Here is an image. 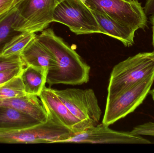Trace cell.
<instances>
[{"instance_id": "cell-1", "label": "cell", "mask_w": 154, "mask_h": 153, "mask_svg": "<svg viewBox=\"0 0 154 153\" xmlns=\"http://www.w3.org/2000/svg\"><path fill=\"white\" fill-rule=\"evenodd\" d=\"M40 42L55 57L56 66L48 70L47 83L81 85L89 80L90 66L52 29H45L37 36Z\"/></svg>"}, {"instance_id": "cell-2", "label": "cell", "mask_w": 154, "mask_h": 153, "mask_svg": "<svg viewBox=\"0 0 154 153\" xmlns=\"http://www.w3.org/2000/svg\"><path fill=\"white\" fill-rule=\"evenodd\" d=\"M154 74V52L140 53L116 65L110 74L107 96L115 95Z\"/></svg>"}, {"instance_id": "cell-3", "label": "cell", "mask_w": 154, "mask_h": 153, "mask_svg": "<svg viewBox=\"0 0 154 153\" xmlns=\"http://www.w3.org/2000/svg\"><path fill=\"white\" fill-rule=\"evenodd\" d=\"M154 74L147 79L112 96H107L102 124L109 126L134 112L150 92Z\"/></svg>"}, {"instance_id": "cell-4", "label": "cell", "mask_w": 154, "mask_h": 153, "mask_svg": "<svg viewBox=\"0 0 154 153\" xmlns=\"http://www.w3.org/2000/svg\"><path fill=\"white\" fill-rule=\"evenodd\" d=\"M53 22L66 25L76 35L105 34L90 9L82 0H64L56 6Z\"/></svg>"}, {"instance_id": "cell-5", "label": "cell", "mask_w": 154, "mask_h": 153, "mask_svg": "<svg viewBox=\"0 0 154 153\" xmlns=\"http://www.w3.org/2000/svg\"><path fill=\"white\" fill-rule=\"evenodd\" d=\"M58 4L57 0H21L14 5L18 12L14 30L42 32L53 22L54 10Z\"/></svg>"}, {"instance_id": "cell-6", "label": "cell", "mask_w": 154, "mask_h": 153, "mask_svg": "<svg viewBox=\"0 0 154 153\" xmlns=\"http://www.w3.org/2000/svg\"><path fill=\"white\" fill-rule=\"evenodd\" d=\"M90 10L103 12L136 31L147 26V16L137 0H82Z\"/></svg>"}, {"instance_id": "cell-7", "label": "cell", "mask_w": 154, "mask_h": 153, "mask_svg": "<svg viewBox=\"0 0 154 153\" xmlns=\"http://www.w3.org/2000/svg\"><path fill=\"white\" fill-rule=\"evenodd\" d=\"M52 90L70 112L89 127L99 124L102 112L92 89Z\"/></svg>"}, {"instance_id": "cell-8", "label": "cell", "mask_w": 154, "mask_h": 153, "mask_svg": "<svg viewBox=\"0 0 154 153\" xmlns=\"http://www.w3.org/2000/svg\"><path fill=\"white\" fill-rule=\"evenodd\" d=\"M62 143L90 144H151L141 135L131 132H122L110 129L109 126L98 124L84 132L75 134Z\"/></svg>"}, {"instance_id": "cell-9", "label": "cell", "mask_w": 154, "mask_h": 153, "mask_svg": "<svg viewBox=\"0 0 154 153\" xmlns=\"http://www.w3.org/2000/svg\"><path fill=\"white\" fill-rule=\"evenodd\" d=\"M38 97L47 112L55 115L62 125L75 134L84 132L89 128L70 112L51 88L45 86Z\"/></svg>"}, {"instance_id": "cell-10", "label": "cell", "mask_w": 154, "mask_h": 153, "mask_svg": "<svg viewBox=\"0 0 154 153\" xmlns=\"http://www.w3.org/2000/svg\"><path fill=\"white\" fill-rule=\"evenodd\" d=\"M0 106L19 110L41 123L47 122L48 119V112L37 95L26 94L19 98L0 100Z\"/></svg>"}, {"instance_id": "cell-11", "label": "cell", "mask_w": 154, "mask_h": 153, "mask_svg": "<svg viewBox=\"0 0 154 153\" xmlns=\"http://www.w3.org/2000/svg\"><path fill=\"white\" fill-rule=\"evenodd\" d=\"M91 10L105 35L118 40L125 47H129L134 45L135 30L117 21L103 12L96 10Z\"/></svg>"}, {"instance_id": "cell-12", "label": "cell", "mask_w": 154, "mask_h": 153, "mask_svg": "<svg viewBox=\"0 0 154 153\" xmlns=\"http://www.w3.org/2000/svg\"><path fill=\"white\" fill-rule=\"evenodd\" d=\"M20 56L25 66H32L48 71L56 66L54 56L39 41L37 36L21 52Z\"/></svg>"}, {"instance_id": "cell-13", "label": "cell", "mask_w": 154, "mask_h": 153, "mask_svg": "<svg viewBox=\"0 0 154 153\" xmlns=\"http://www.w3.org/2000/svg\"><path fill=\"white\" fill-rule=\"evenodd\" d=\"M41 123L31 116L19 110L0 106V133L26 129Z\"/></svg>"}, {"instance_id": "cell-14", "label": "cell", "mask_w": 154, "mask_h": 153, "mask_svg": "<svg viewBox=\"0 0 154 153\" xmlns=\"http://www.w3.org/2000/svg\"><path fill=\"white\" fill-rule=\"evenodd\" d=\"M48 70L32 66H25L20 74L25 92L39 97L47 83Z\"/></svg>"}, {"instance_id": "cell-15", "label": "cell", "mask_w": 154, "mask_h": 153, "mask_svg": "<svg viewBox=\"0 0 154 153\" xmlns=\"http://www.w3.org/2000/svg\"><path fill=\"white\" fill-rule=\"evenodd\" d=\"M17 13V8L14 6L0 14V55L6 44L20 32L14 28Z\"/></svg>"}, {"instance_id": "cell-16", "label": "cell", "mask_w": 154, "mask_h": 153, "mask_svg": "<svg viewBox=\"0 0 154 153\" xmlns=\"http://www.w3.org/2000/svg\"><path fill=\"white\" fill-rule=\"evenodd\" d=\"M37 35L32 32H20L13 37L5 45L1 55L10 56L20 54L26 46Z\"/></svg>"}, {"instance_id": "cell-17", "label": "cell", "mask_w": 154, "mask_h": 153, "mask_svg": "<svg viewBox=\"0 0 154 153\" xmlns=\"http://www.w3.org/2000/svg\"><path fill=\"white\" fill-rule=\"evenodd\" d=\"M26 94L20 74L0 87V100L19 98Z\"/></svg>"}, {"instance_id": "cell-18", "label": "cell", "mask_w": 154, "mask_h": 153, "mask_svg": "<svg viewBox=\"0 0 154 153\" xmlns=\"http://www.w3.org/2000/svg\"><path fill=\"white\" fill-rule=\"evenodd\" d=\"M20 54L10 56L0 55V72L17 67H24Z\"/></svg>"}, {"instance_id": "cell-19", "label": "cell", "mask_w": 154, "mask_h": 153, "mask_svg": "<svg viewBox=\"0 0 154 153\" xmlns=\"http://www.w3.org/2000/svg\"><path fill=\"white\" fill-rule=\"evenodd\" d=\"M131 132L133 134L139 135L149 136L154 137V123L147 122L137 126Z\"/></svg>"}, {"instance_id": "cell-20", "label": "cell", "mask_w": 154, "mask_h": 153, "mask_svg": "<svg viewBox=\"0 0 154 153\" xmlns=\"http://www.w3.org/2000/svg\"><path fill=\"white\" fill-rule=\"evenodd\" d=\"M24 67H17L0 72V86L4 84L7 82L21 72Z\"/></svg>"}, {"instance_id": "cell-21", "label": "cell", "mask_w": 154, "mask_h": 153, "mask_svg": "<svg viewBox=\"0 0 154 153\" xmlns=\"http://www.w3.org/2000/svg\"><path fill=\"white\" fill-rule=\"evenodd\" d=\"M15 1L16 0H0V14L14 6Z\"/></svg>"}, {"instance_id": "cell-22", "label": "cell", "mask_w": 154, "mask_h": 153, "mask_svg": "<svg viewBox=\"0 0 154 153\" xmlns=\"http://www.w3.org/2000/svg\"><path fill=\"white\" fill-rule=\"evenodd\" d=\"M143 9L146 16L154 15V0H146Z\"/></svg>"}, {"instance_id": "cell-23", "label": "cell", "mask_w": 154, "mask_h": 153, "mask_svg": "<svg viewBox=\"0 0 154 153\" xmlns=\"http://www.w3.org/2000/svg\"><path fill=\"white\" fill-rule=\"evenodd\" d=\"M152 43L154 44V15H152Z\"/></svg>"}, {"instance_id": "cell-24", "label": "cell", "mask_w": 154, "mask_h": 153, "mask_svg": "<svg viewBox=\"0 0 154 153\" xmlns=\"http://www.w3.org/2000/svg\"><path fill=\"white\" fill-rule=\"evenodd\" d=\"M149 94L152 96L153 100L154 102V88L153 89H152V90H151L150 92H149Z\"/></svg>"}, {"instance_id": "cell-25", "label": "cell", "mask_w": 154, "mask_h": 153, "mask_svg": "<svg viewBox=\"0 0 154 153\" xmlns=\"http://www.w3.org/2000/svg\"><path fill=\"white\" fill-rule=\"evenodd\" d=\"M20 1H21V0H16V1H15V5L17 3L19 2ZM57 1L59 3L60 2L62 1H64V0H57Z\"/></svg>"}, {"instance_id": "cell-26", "label": "cell", "mask_w": 154, "mask_h": 153, "mask_svg": "<svg viewBox=\"0 0 154 153\" xmlns=\"http://www.w3.org/2000/svg\"><path fill=\"white\" fill-rule=\"evenodd\" d=\"M153 47H154V44H153Z\"/></svg>"}, {"instance_id": "cell-27", "label": "cell", "mask_w": 154, "mask_h": 153, "mask_svg": "<svg viewBox=\"0 0 154 153\" xmlns=\"http://www.w3.org/2000/svg\"><path fill=\"white\" fill-rule=\"evenodd\" d=\"M1 86H0V87H1Z\"/></svg>"}]
</instances>
